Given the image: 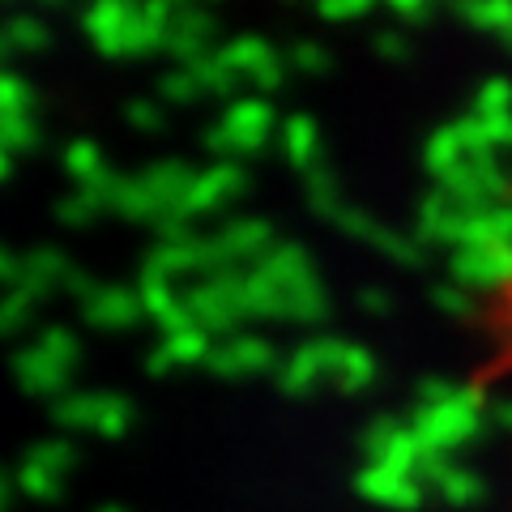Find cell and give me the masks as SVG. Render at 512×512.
I'll list each match as a JSON object with an SVG mask.
<instances>
[{
	"instance_id": "cell-1",
	"label": "cell",
	"mask_w": 512,
	"mask_h": 512,
	"mask_svg": "<svg viewBox=\"0 0 512 512\" xmlns=\"http://www.w3.org/2000/svg\"><path fill=\"white\" fill-rule=\"evenodd\" d=\"M478 329H483V359L470 367V389L491 393L500 384H512V269L491 282L478 308Z\"/></svg>"
},
{
	"instance_id": "cell-2",
	"label": "cell",
	"mask_w": 512,
	"mask_h": 512,
	"mask_svg": "<svg viewBox=\"0 0 512 512\" xmlns=\"http://www.w3.org/2000/svg\"><path fill=\"white\" fill-rule=\"evenodd\" d=\"M278 116L265 99H235L227 111L218 116V124L210 128V150L222 158L235 154H256L261 146H269L278 133Z\"/></svg>"
},
{
	"instance_id": "cell-3",
	"label": "cell",
	"mask_w": 512,
	"mask_h": 512,
	"mask_svg": "<svg viewBox=\"0 0 512 512\" xmlns=\"http://www.w3.org/2000/svg\"><path fill=\"white\" fill-rule=\"evenodd\" d=\"M274 248H278L274 227H269L265 218H256V214H239L214 235V252H218V261H222L227 274H244V265L248 269L261 265Z\"/></svg>"
},
{
	"instance_id": "cell-4",
	"label": "cell",
	"mask_w": 512,
	"mask_h": 512,
	"mask_svg": "<svg viewBox=\"0 0 512 512\" xmlns=\"http://www.w3.org/2000/svg\"><path fill=\"white\" fill-rule=\"evenodd\" d=\"M218 60H222V69H227L231 86H261V90H269L282 77L278 52L265 39H256V35H239L235 43L218 47Z\"/></svg>"
},
{
	"instance_id": "cell-5",
	"label": "cell",
	"mask_w": 512,
	"mask_h": 512,
	"mask_svg": "<svg viewBox=\"0 0 512 512\" xmlns=\"http://www.w3.org/2000/svg\"><path fill=\"white\" fill-rule=\"evenodd\" d=\"M167 52L180 60V64H197V60H205V56H214L218 47H214V22L205 18L201 9H192V5H184L180 13H175V22H171V30H167Z\"/></svg>"
},
{
	"instance_id": "cell-6",
	"label": "cell",
	"mask_w": 512,
	"mask_h": 512,
	"mask_svg": "<svg viewBox=\"0 0 512 512\" xmlns=\"http://www.w3.org/2000/svg\"><path fill=\"white\" fill-rule=\"evenodd\" d=\"M239 192H244V171H239L235 163H218V167L197 175V184H192V197H188V214L227 210V205L239 201Z\"/></svg>"
},
{
	"instance_id": "cell-7",
	"label": "cell",
	"mask_w": 512,
	"mask_h": 512,
	"mask_svg": "<svg viewBox=\"0 0 512 512\" xmlns=\"http://www.w3.org/2000/svg\"><path fill=\"white\" fill-rule=\"evenodd\" d=\"M64 167H69L77 188H107V184H116V171L107 167L103 146H94V141H86V137L73 141V146L64 150Z\"/></svg>"
},
{
	"instance_id": "cell-8",
	"label": "cell",
	"mask_w": 512,
	"mask_h": 512,
	"mask_svg": "<svg viewBox=\"0 0 512 512\" xmlns=\"http://www.w3.org/2000/svg\"><path fill=\"white\" fill-rule=\"evenodd\" d=\"M146 303H141V295L124 291V286H103V291L90 295V316L94 320H133Z\"/></svg>"
},
{
	"instance_id": "cell-9",
	"label": "cell",
	"mask_w": 512,
	"mask_h": 512,
	"mask_svg": "<svg viewBox=\"0 0 512 512\" xmlns=\"http://www.w3.org/2000/svg\"><path fill=\"white\" fill-rule=\"evenodd\" d=\"M278 137H282V150H286V158H291L295 167L308 171V163L316 158V128H312V120L291 116V120H286V124L278 128Z\"/></svg>"
},
{
	"instance_id": "cell-10",
	"label": "cell",
	"mask_w": 512,
	"mask_h": 512,
	"mask_svg": "<svg viewBox=\"0 0 512 512\" xmlns=\"http://www.w3.org/2000/svg\"><path fill=\"white\" fill-rule=\"evenodd\" d=\"M30 90L18 73H9V69H0V120H9V116H30Z\"/></svg>"
},
{
	"instance_id": "cell-11",
	"label": "cell",
	"mask_w": 512,
	"mask_h": 512,
	"mask_svg": "<svg viewBox=\"0 0 512 512\" xmlns=\"http://www.w3.org/2000/svg\"><path fill=\"white\" fill-rule=\"evenodd\" d=\"M0 141H5L13 154H22V150H30L39 141V128H35L30 116H9V120H0Z\"/></svg>"
},
{
	"instance_id": "cell-12",
	"label": "cell",
	"mask_w": 512,
	"mask_h": 512,
	"mask_svg": "<svg viewBox=\"0 0 512 512\" xmlns=\"http://www.w3.org/2000/svg\"><path fill=\"white\" fill-rule=\"evenodd\" d=\"M0 35H5V43H9V47H43V43H47V39H43V35H47L43 22L26 18V13H22V18H9Z\"/></svg>"
},
{
	"instance_id": "cell-13",
	"label": "cell",
	"mask_w": 512,
	"mask_h": 512,
	"mask_svg": "<svg viewBox=\"0 0 512 512\" xmlns=\"http://www.w3.org/2000/svg\"><path fill=\"white\" fill-rule=\"evenodd\" d=\"M0 278H5V282H18L22 278V256L13 252V248H5V244H0Z\"/></svg>"
},
{
	"instance_id": "cell-14",
	"label": "cell",
	"mask_w": 512,
	"mask_h": 512,
	"mask_svg": "<svg viewBox=\"0 0 512 512\" xmlns=\"http://www.w3.org/2000/svg\"><path fill=\"white\" fill-rule=\"evenodd\" d=\"M359 5H363V0H320V9L333 13V18H338V13H355Z\"/></svg>"
},
{
	"instance_id": "cell-15",
	"label": "cell",
	"mask_w": 512,
	"mask_h": 512,
	"mask_svg": "<svg viewBox=\"0 0 512 512\" xmlns=\"http://www.w3.org/2000/svg\"><path fill=\"white\" fill-rule=\"evenodd\" d=\"M128 116H133V124H146V128H154V124H158V116L150 111V103H137L133 111H128Z\"/></svg>"
},
{
	"instance_id": "cell-16",
	"label": "cell",
	"mask_w": 512,
	"mask_h": 512,
	"mask_svg": "<svg viewBox=\"0 0 512 512\" xmlns=\"http://www.w3.org/2000/svg\"><path fill=\"white\" fill-rule=\"evenodd\" d=\"M9 171H13V150L5 146V141H0V180H5Z\"/></svg>"
},
{
	"instance_id": "cell-17",
	"label": "cell",
	"mask_w": 512,
	"mask_h": 512,
	"mask_svg": "<svg viewBox=\"0 0 512 512\" xmlns=\"http://www.w3.org/2000/svg\"><path fill=\"white\" fill-rule=\"evenodd\" d=\"M5 52H9V43H5V35H0V60H5Z\"/></svg>"
},
{
	"instance_id": "cell-18",
	"label": "cell",
	"mask_w": 512,
	"mask_h": 512,
	"mask_svg": "<svg viewBox=\"0 0 512 512\" xmlns=\"http://www.w3.org/2000/svg\"><path fill=\"white\" fill-rule=\"evenodd\" d=\"M180 5H192V9H197V5H201V0H180Z\"/></svg>"
},
{
	"instance_id": "cell-19",
	"label": "cell",
	"mask_w": 512,
	"mask_h": 512,
	"mask_svg": "<svg viewBox=\"0 0 512 512\" xmlns=\"http://www.w3.org/2000/svg\"><path fill=\"white\" fill-rule=\"evenodd\" d=\"M43 5H64V0H43Z\"/></svg>"
}]
</instances>
